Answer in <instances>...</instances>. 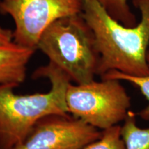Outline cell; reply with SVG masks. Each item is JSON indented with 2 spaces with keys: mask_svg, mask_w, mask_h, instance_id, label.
I'll list each match as a JSON object with an SVG mask.
<instances>
[{
  "mask_svg": "<svg viewBox=\"0 0 149 149\" xmlns=\"http://www.w3.org/2000/svg\"><path fill=\"white\" fill-rule=\"evenodd\" d=\"M0 149H2V147L1 146V144H0Z\"/></svg>",
  "mask_w": 149,
  "mask_h": 149,
  "instance_id": "obj_13",
  "label": "cell"
},
{
  "mask_svg": "<svg viewBox=\"0 0 149 149\" xmlns=\"http://www.w3.org/2000/svg\"><path fill=\"white\" fill-rule=\"evenodd\" d=\"M37 49L76 84L91 82L97 75L100 54L95 38L81 14L52 23L41 35Z\"/></svg>",
  "mask_w": 149,
  "mask_h": 149,
  "instance_id": "obj_3",
  "label": "cell"
},
{
  "mask_svg": "<svg viewBox=\"0 0 149 149\" xmlns=\"http://www.w3.org/2000/svg\"><path fill=\"white\" fill-rule=\"evenodd\" d=\"M136 114L128 111L121 126V136L124 149H149V128H141L136 122Z\"/></svg>",
  "mask_w": 149,
  "mask_h": 149,
  "instance_id": "obj_8",
  "label": "cell"
},
{
  "mask_svg": "<svg viewBox=\"0 0 149 149\" xmlns=\"http://www.w3.org/2000/svg\"><path fill=\"white\" fill-rule=\"evenodd\" d=\"M66 102L68 114L102 130L124 122L131 107V99L117 79L70 83Z\"/></svg>",
  "mask_w": 149,
  "mask_h": 149,
  "instance_id": "obj_4",
  "label": "cell"
},
{
  "mask_svg": "<svg viewBox=\"0 0 149 149\" xmlns=\"http://www.w3.org/2000/svg\"><path fill=\"white\" fill-rule=\"evenodd\" d=\"M107 12L117 22L126 27L137 25L135 14L130 10L128 0H97Z\"/></svg>",
  "mask_w": 149,
  "mask_h": 149,
  "instance_id": "obj_10",
  "label": "cell"
},
{
  "mask_svg": "<svg viewBox=\"0 0 149 149\" xmlns=\"http://www.w3.org/2000/svg\"><path fill=\"white\" fill-rule=\"evenodd\" d=\"M33 78H46L51 87L43 93L19 95L13 84L0 85V144L2 149L20 144L35 126L51 115H68L66 95L70 80L65 72L48 62L33 72Z\"/></svg>",
  "mask_w": 149,
  "mask_h": 149,
  "instance_id": "obj_2",
  "label": "cell"
},
{
  "mask_svg": "<svg viewBox=\"0 0 149 149\" xmlns=\"http://www.w3.org/2000/svg\"><path fill=\"white\" fill-rule=\"evenodd\" d=\"M102 134V130L69 114L51 115L40 120L13 149H82Z\"/></svg>",
  "mask_w": 149,
  "mask_h": 149,
  "instance_id": "obj_6",
  "label": "cell"
},
{
  "mask_svg": "<svg viewBox=\"0 0 149 149\" xmlns=\"http://www.w3.org/2000/svg\"><path fill=\"white\" fill-rule=\"evenodd\" d=\"M35 49L24 47L13 42L0 45V85L19 86L26 78L27 65Z\"/></svg>",
  "mask_w": 149,
  "mask_h": 149,
  "instance_id": "obj_7",
  "label": "cell"
},
{
  "mask_svg": "<svg viewBox=\"0 0 149 149\" xmlns=\"http://www.w3.org/2000/svg\"><path fill=\"white\" fill-rule=\"evenodd\" d=\"M141 13L135 26L126 27L110 16L97 0H84L81 15L93 31L100 54L97 75L117 70L129 75H149V0H133Z\"/></svg>",
  "mask_w": 149,
  "mask_h": 149,
  "instance_id": "obj_1",
  "label": "cell"
},
{
  "mask_svg": "<svg viewBox=\"0 0 149 149\" xmlns=\"http://www.w3.org/2000/svg\"><path fill=\"white\" fill-rule=\"evenodd\" d=\"M82 149H124L121 136V126L116 125L102 130L100 138Z\"/></svg>",
  "mask_w": 149,
  "mask_h": 149,
  "instance_id": "obj_11",
  "label": "cell"
},
{
  "mask_svg": "<svg viewBox=\"0 0 149 149\" xmlns=\"http://www.w3.org/2000/svg\"><path fill=\"white\" fill-rule=\"evenodd\" d=\"M146 61L149 66V48L146 53ZM103 79H117L128 81L139 88L141 94L146 98L147 105L138 113V116L145 121H149V75L137 77L126 74L117 70H111L101 77Z\"/></svg>",
  "mask_w": 149,
  "mask_h": 149,
  "instance_id": "obj_9",
  "label": "cell"
},
{
  "mask_svg": "<svg viewBox=\"0 0 149 149\" xmlns=\"http://www.w3.org/2000/svg\"><path fill=\"white\" fill-rule=\"evenodd\" d=\"M13 35L10 30L0 27V45H7L12 43Z\"/></svg>",
  "mask_w": 149,
  "mask_h": 149,
  "instance_id": "obj_12",
  "label": "cell"
},
{
  "mask_svg": "<svg viewBox=\"0 0 149 149\" xmlns=\"http://www.w3.org/2000/svg\"><path fill=\"white\" fill-rule=\"evenodd\" d=\"M84 0H0V13L15 24L13 42L37 49L41 35L59 19L81 14Z\"/></svg>",
  "mask_w": 149,
  "mask_h": 149,
  "instance_id": "obj_5",
  "label": "cell"
}]
</instances>
